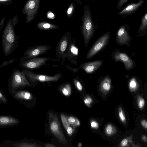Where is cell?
Returning <instances> with one entry per match:
<instances>
[{
	"label": "cell",
	"instance_id": "cell-23",
	"mask_svg": "<svg viewBox=\"0 0 147 147\" xmlns=\"http://www.w3.org/2000/svg\"><path fill=\"white\" fill-rule=\"evenodd\" d=\"M61 118L62 123L65 129L66 130L67 128L70 126V124L68 120V118L64 114H61Z\"/></svg>",
	"mask_w": 147,
	"mask_h": 147
},
{
	"label": "cell",
	"instance_id": "cell-4",
	"mask_svg": "<svg viewBox=\"0 0 147 147\" xmlns=\"http://www.w3.org/2000/svg\"><path fill=\"white\" fill-rule=\"evenodd\" d=\"M9 85L11 89L15 90L31 86V83L28 80L24 72L18 69H14L8 80Z\"/></svg>",
	"mask_w": 147,
	"mask_h": 147
},
{
	"label": "cell",
	"instance_id": "cell-19",
	"mask_svg": "<svg viewBox=\"0 0 147 147\" xmlns=\"http://www.w3.org/2000/svg\"><path fill=\"white\" fill-rule=\"evenodd\" d=\"M61 90L63 94L65 96H69L71 92L70 84H66L62 86Z\"/></svg>",
	"mask_w": 147,
	"mask_h": 147
},
{
	"label": "cell",
	"instance_id": "cell-25",
	"mask_svg": "<svg viewBox=\"0 0 147 147\" xmlns=\"http://www.w3.org/2000/svg\"><path fill=\"white\" fill-rule=\"evenodd\" d=\"M137 103L139 108H143L145 104V100L141 96H139L137 99Z\"/></svg>",
	"mask_w": 147,
	"mask_h": 147
},
{
	"label": "cell",
	"instance_id": "cell-5",
	"mask_svg": "<svg viewBox=\"0 0 147 147\" xmlns=\"http://www.w3.org/2000/svg\"><path fill=\"white\" fill-rule=\"evenodd\" d=\"M51 60L52 59L49 57H37L29 58L22 57L20 60L19 65L22 69L32 70L47 65V62Z\"/></svg>",
	"mask_w": 147,
	"mask_h": 147
},
{
	"label": "cell",
	"instance_id": "cell-42",
	"mask_svg": "<svg viewBox=\"0 0 147 147\" xmlns=\"http://www.w3.org/2000/svg\"><path fill=\"white\" fill-rule=\"evenodd\" d=\"M15 0H0V3H5Z\"/></svg>",
	"mask_w": 147,
	"mask_h": 147
},
{
	"label": "cell",
	"instance_id": "cell-7",
	"mask_svg": "<svg viewBox=\"0 0 147 147\" xmlns=\"http://www.w3.org/2000/svg\"><path fill=\"white\" fill-rule=\"evenodd\" d=\"M70 37L66 33L62 37L57 44L55 55L56 57L61 59L62 63L67 57V51L70 44Z\"/></svg>",
	"mask_w": 147,
	"mask_h": 147
},
{
	"label": "cell",
	"instance_id": "cell-40",
	"mask_svg": "<svg viewBox=\"0 0 147 147\" xmlns=\"http://www.w3.org/2000/svg\"><path fill=\"white\" fill-rule=\"evenodd\" d=\"M44 146L46 147H54L56 146L52 144H47L45 145Z\"/></svg>",
	"mask_w": 147,
	"mask_h": 147
},
{
	"label": "cell",
	"instance_id": "cell-13",
	"mask_svg": "<svg viewBox=\"0 0 147 147\" xmlns=\"http://www.w3.org/2000/svg\"><path fill=\"white\" fill-rule=\"evenodd\" d=\"M144 0H140L136 3L131 4L127 5L119 14H128L133 13L141 6L143 3Z\"/></svg>",
	"mask_w": 147,
	"mask_h": 147
},
{
	"label": "cell",
	"instance_id": "cell-28",
	"mask_svg": "<svg viewBox=\"0 0 147 147\" xmlns=\"http://www.w3.org/2000/svg\"><path fill=\"white\" fill-rule=\"evenodd\" d=\"M73 81L77 89L80 91L82 90L83 87L80 82L78 80L75 79L73 80Z\"/></svg>",
	"mask_w": 147,
	"mask_h": 147
},
{
	"label": "cell",
	"instance_id": "cell-41",
	"mask_svg": "<svg viewBox=\"0 0 147 147\" xmlns=\"http://www.w3.org/2000/svg\"><path fill=\"white\" fill-rule=\"evenodd\" d=\"M72 8L71 7H69L67 11V13L68 15H69L71 13L72 11Z\"/></svg>",
	"mask_w": 147,
	"mask_h": 147
},
{
	"label": "cell",
	"instance_id": "cell-31",
	"mask_svg": "<svg viewBox=\"0 0 147 147\" xmlns=\"http://www.w3.org/2000/svg\"><path fill=\"white\" fill-rule=\"evenodd\" d=\"M90 125L91 127L94 129H97L99 127L98 123L96 121L92 120L90 122Z\"/></svg>",
	"mask_w": 147,
	"mask_h": 147
},
{
	"label": "cell",
	"instance_id": "cell-43",
	"mask_svg": "<svg viewBox=\"0 0 147 147\" xmlns=\"http://www.w3.org/2000/svg\"><path fill=\"white\" fill-rule=\"evenodd\" d=\"M78 145L79 147H81L82 145V144L80 143H78Z\"/></svg>",
	"mask_w": 147,
	"mask_h": 147
},
{
	"label": "cell",
	"instance_id": "cell-37",
	"mask_svg": "<svg viewBox=\"0 0 147 147\" xmlns=\"http://www.w3.org/2000/svg\"><path fill=\"white\" fill-rule=\"evenodd\" d=\"M80 122L79 120L78 119L76 118V121L74 127L75 128L76 127L79 126H80Z\"/></svg>",
	"mask_w": 147,
	"mask_h": 147
},
{
	"label": "cell",
	"instance_id": "cell-36",
	"mask_svg": "<svg viewBox=\"0 0 147 147\" xmlns=\"http://www.w3.org/2000/svg\"><path fill=\"white\" fill-rule=\"evenodd\" d=\"M5 19V16L1 19L0 24V32H1V30L4 26V22Z\"/></svg>",
	"mask_w": 147,
	"mask_h": 147
},
{
	"label": "cell",
	"instance_id": "cell-20",
	"mask_svg": "<svg viewBox=\"0 0 147 147\" xmlns=\"http://www.w3.org/2000/svg\"><path fill=\"white\" fill-rule=\"evenodd\" d=\"M138 87V84L136 79L134 78L131 79L129 84V87L130 91H135Z\"/></svg>",
	"mask_w": 147,
	"mask_h": 147
},
{
	"label": "cell",
	"instance_id": "cell-1",
	"mask_svg": "<svg viewBox=\"0 0 147 147\" xmlns=\"http://www.w3.org/2000/svg\"><path fill=\"white\" fill-rule=\"evenodd\" d=\"M18 23V16L10 18L5 26L2 36V45L5 55L8 56L11 54L18 46L20 36L16 34L14 27Z\"/></svg>",
	"mask_w": 147,
	"mask_h": 147
},
{
	"label": "cell",
	"instance_id": "cell-33",
	"mask_svg": "<svg viewBox=\"0 0 147 147\" xmlns=\"http://www.w3.org/2000/svg\"><path fill=\"white\" fill-rule=\"evenodd\" d=\"M66 131L67 134L69 136H71L72 135L74 131V129L70 126L67 128Z\"/></svg>",
	"mask_w": 147,
	"mask_h": 147
},
{
	"label": "cell",
	"instance_id": "cell-38",
	"mask_svg": "<svg viewBox=\"0 0 147 147\" xmlns=\"http://www.w3.org/2000/svg\"><path fill=\"white\" fill-rule=\"evenodd\" d=\"M128 0H120L119 5L121 6L127 2Z\"/></svg>",
	"mask_w": 147,
	"mask_h": 147
},
{
	"label": "cell",
	"instance_id": "cell-26",
	"mask_svg": "<svg viewBox=\"0 0 147 147\" xmlns=\"http://www.w3.org/2000/svg\"><path fill=\"white\" fill-rule=\"evenodd\" d=\"M92 98L89 96H86L84 98V102L85 104L88 107H90L93 102Z\"/></svg>",
	"mask_w": 147,
	"mask_h": 147
},
{
	"label": "cell",
	"instance_id": "cell-32",
	"mask_svg": "<svg viewBox=\"0 0 147 147\" xmlns=\"http://www.w3.org/2000/svg\"><path fill=\"white\" fill-rule=\"evenodd\" d=\"M76 118L72 116H70L68 118V120L69 123L73 127L76 121Z\"/></svg>",
	"mask_w": 147,
	"mask_h": 147
},
{
	"label": "cell",
	"instance_id": "cell-34",
	"mask_svg": "<svg viewBox=\"0 0 147 147\" xmlns=\"http://www.w3.org/2000/svg\"><path fill=\"white\" fill-rule=\"evenodd\" d=\"M0 99L4 103L7 102V100L1 91L0 92Z\"/></svg>",
	"mask_w": 147,
	"mask_h": 147
},
{
	"label": "cell",
	"instance_id": "cell-22",
	"mask_svg": "<svg viewBox=\"0 0 147 147\" xmlns=\"http://www.w3.org/2000/svg\"><path fill=\"white\" fill-rule=\"evenodd\" d=\"M14 145L16 147H40V146L37 145L35 143H19L15 144Z\"/></svg>",
	"mask_w": 147,
	"mask_h": 147
},
{
	"label": "cell",
	"instance_id": "cell-11",
	"mask_svg": "<svg viewBox=\"0 0 147 147\" xmlns=\"http://www.w3.org/2000/svg\"><path fill=\"white\" fill-rule=\"evenodd\" d=\"M102 64V61L99 60L84 63L80 67L86 73H92L98 69Z\"/></svg>",
	"mask_w": 147,
	"mask_h": 147
},
{
	"label": "cell",
	"instance_id": "cell-12",
	"mask_svg": "<svg viewBox=\"0 0 147 147\" xmlns=\"http://www.w3.org/2000/svg\"><path fill=\"white\" fill-rule=\"evenodd\" d=\"M130 39V36L125 27L123 26L121 27L117 33V42L120 45L126 44Z\"/></svg>",
	"mask_w": 147,
	"mask_h": 147
},
{
	"label": "cell",
	"instance_id": "cell-6",
	"mask_svg": "<svg viewBox=\"0 0 147 147\" xmlns=\"http://www.w3.org/2000/svg\"><path fill=\"white\" fill-rule=\"evenodd\" d=\"M40 0H28L22 11L26 15L27 24L32 21L35 18L39 7Z\"/></svg>",
	"mask_w": 147,
	"mask_h": 147
},
{
	"label": "cell",
	"instance_id": "cell-21",
	"mask_svg": "<svg viewBox=\"0 0 147 147\" xmlns=\"http://www.w3.org/2000/svg\"><path fill=\"white\" fill-rule=\"evenodd\" d=\"M147 28V13L143 17L141 23L139 28L140 31H143Z\"/></svg>",
	"mask_w": 147,
	"mask_h": 147
},
{
	"label": "cell",
	"instance_id": "cell-14",
	"mask_svg": "<svg viewBox=\"0 0 147 147\" xmlns=\"http://www.w3.org/2000/svg\"><path fill=\"white\" fill-rule=\"evenodd\" d=\"M111 88V80L109 76H106L100 82L99 86L100 90L102 93L105 94L110 91Z\"/></svg>",
	"mask_w": 147,
	"mask_h": 147
},
{
	"label": "cell",
	"instance_id": "cell-2",
	"mask_svg": "<svg viewBox=\"0 0 147 147\" xmlns=\"http://www.w3.org/2000/svg\"><path fill=\"white\" fill-rule=\"evenodd\" d=\"M48 114L49 126L51 132L60 143L67 144V140L57 115L51 111L49 112Z\"/></svg>",
	"mask_w": 147,
	"mask_h": 147
},
{
	"label": "cell",
	"instance_id": "cell-29",
	"mask_svg": "<svg viewBox=\"0 0 147 147\" xmlns=\"http://www.w3.org/2000/svg\"><path fill=\"white\" fill-rule=\"evenodd\" d=\"M47 17L49 19H54L55 18L56 16L52 11H49L47 13Z\"/></svg>",
	"mask_w": 147,
	"mask_h": 147
},
{
	"label": "cell",
	"instance_id": "cell-17",
	"mask_svg": "<svg viewBox=\"0 0 147 147\" xmlns=\"http://www.w3.org/2000/svg\"><path fill=\"white\" fill-rule=\"evenodd\" d=\"M14 97L18 99L30 100L32 99V96L28 92L20 91L16 93L14 95Z\"/></svg>",
	"mask_w": 147,
	"mask_h": 147
},
{
	"label": "cell",
	"instance_id": "cell-16",
	"mask_svg": "<svg viewBox=\"0 0 147 147\" xmlns=\"http://www.w3.org/2000/svg\"><path fill=\"white\" fill-rule=\"evenodd\" d=\"M37 28L40 30H49L57 29L59 28V26L47 22H41L38 23L37 25Z\"/></svg>",
	"mask_w": 147,
	"mask_h": 147
},
{
	"label": "cell",
	"instance_id": "cell-3",
	"mask_svg": "<svg viewBox=\"0 0 147 147\" xmlns=\"http://www.w3.org/2000/svg\"><path fill=\"white\" fill-rule=\"evenodd\" d=\"M25 73L28 80L31 83L36 84L38 82H51L58 81L61 77L62 74L58 73L53 76L36 73L31 69H22Z\"/></svg>",
	"mask_w": 147,
	"mask_h": 147
},
{
	"label": "cell",
	"instance_id": "cell-39",
	"mask_svg": "<svg viewBox=\"0 0 147 147\" xmlns=\"http://www.w3.org/2000/svg\"><path fill=\"white\" fill-rule=\"evenodd\" d=\"M142 139L144 142H147V137L144 135H142Z\"/></svg>",
	"mask_w": 147,
	"mask_h": 147
},
{
	"label": "cell",
	"instance_id": "cell-15",
	"mask_svg": "<svg viewBox=\"0 0 147 147\" xmlns=\"http://www.w3.org/2000/svg\"><path fill=\"white\" fill-rule=\"evenodd\" d=\"M18 122L17 119L7 116H1L0 117V126L3 127L16 124Z\"/></svg>",
	"mask_w": 147,
	"mask_h": 147
},
{
	"label": "cell",
	"instance_id": "cell-8",
	"mask_svg": "<svg viewBox=\"0 0 147 147\" xmlns=\"http://www.w3.org/2000/svg\"><path fill=\"white\" fill-rule=\"evenodd\" d=\"M110 38V35L109 33L104 34L99 38L88 51L86 55V59L92 58L102 49L108 43Z\"/></svg>",
	"mask_w": 147,
	"mask_h": 147
},
{
	"label": "cell",
	"instance_id": "cell-30",
	"mask_svg": "<svg viewBox=\"0 0 147 147\" xmlns=\"http://www.w3.org/2000/svg\"><path fill=\"white\" fill-rule=\"evenodd\" d=\"M129 140L127 138L123 139L121 142L120 145L121 146L125 147L127 146L129 143Z\"/></svg>",
	"mask_w": 147,
	"mask_h": 147
},
{
	"label": "cell",
	"instance_id": "cell-27",
	"mask_svg": "<svg viewBox=\"0 0 147 147\" xmlns=\"http://www.w3.org/2000/svg\"><path fill=\"white\" fill-rule=\"evenodd\" d=\"M16 59V58L13 59H12L3 61L0 65V69L4 67L9 64L13 63L15 61Z\"/></svg>",
	"mask_w": 147,
	"mask_h": 147
},
{
	"label": "cell",
	"instance_id": "cell-35",
	"mask_svg": "<svg viewBox=\"0 0 147 147\" xmlns=\"http://www.w3.org/2000/svg\"><path fill=\"white\" fill-rule=\"evenodd\" d=\"M141 123L142 126L146 129H147V121L145 119H142L141 121Z\"/></svg>",
	"mask_w": 147,
	"mask_h": 147
},
{
	"label": "cell",
	"instance_id": "cell-10",
	"mask_svg": "<svg viewBox=\"0 0 147 147\" xmlns=\"http://www.w3.org/2000/svg\"><path fill=\"white\" fill-rule=\"evenodd\" d=\"M113 57L115 61H122L124 65L125 68L127 70L131 69L133 66V61L124 53L115 52L113 54Z\"/></svg>",
	"mask_w": 147,
	"mask_h": 147
},
{
	"label": "cell",
	"instance_id": "cell-24",
	"mask_svg": "<svg viewBox=\"0 0 147 147\" xmlns=\"http://www.w3.org/2000/svg\"><path fill=\"white\" fill-rule=\"evenodd\" d=\"M118 115L121 121L123 123H125L126 119L122 108L119 106L118 109Z\"/></svg>",
	"mask_w": 147,
	"mask_h": 147
},
{
	"label": "cell",
	"instance_id": "cell-9",
	"mask_svg": "<svg viewBox=\"0 0 147 147\" xmlns=\"http://www.w3.org/2000/svg\"><path fill=\"white\" fill-rule=\"evenodd\" d=\"M51 48L49 46L42 45L29 47L24 51V56L22 57L29 58L37 57L40 55L47 53Z\"/></svg>",
	"mask_w": 147,
	"mask_h": 147
},
{
	"label": "cell",
	"instance_id": "cell-18",
	"mask_svg": "<svg viewBox=\"0 0 147 147\" xmlns=\"http://www.w3.org/2000/svg\"><path fill=\"white\" fill-rule=\"evenodd\" d=\"M117 131L116 128L111 124L107 125L105 129V132L107 135L109 136H111L115 134Z\"/></svg>",
	"mask_w": 147,
	"mask_h": 147
}]
</instances>
